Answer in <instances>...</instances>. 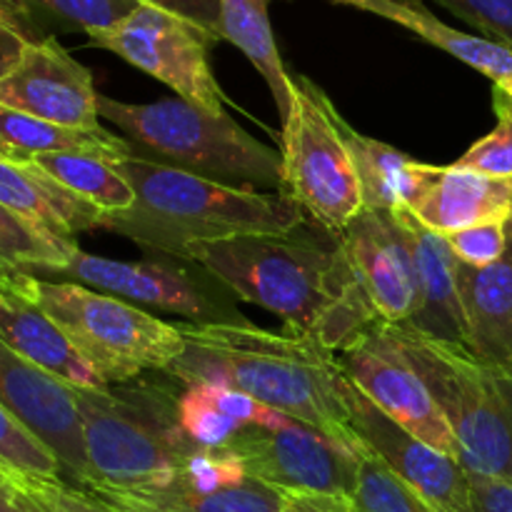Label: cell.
<instances>
[{"label": "cell", "mask_w": 512, "mask_h": 512, "mask_svg": "<svg viewBox=\"0 0 512 512\" xmlns=\"http://www.w3.org/2000/svg\"><path fill=\"white\" fill-rule=\"evenodd\" d=\"M183 353L165 373L183 385L215 383L315 425L355 438L340 393L338 360L310 335L270 333L250 323H180Z\"/></svg>", "instance_id": "6da1fadb"}, {"label": "cell", "mask_w": 512, "mask_h": 512, "mask_svg": "<svg viewBox=\"0 0 512 512\" xmlns=\"http://www.w3.org/2000/svg\"><path fill=\"white\" fill-rule=\"evenodd\" d=\"M118 170L133 188L135 203L105 213L100 230L123 235L150 253L185 260L190 245L285 235L303 225V210L283 193L233 188L135 153L118 160Z\"/></svg>", "instance_id": "7a4b0ae2"}, {"label": "cell", "mask_w": 512, "mask_h": 512, "mask_svg": "<svg viewBox=\"0 0 512 512\" xmlns=\"http://www.w3.org/2000/svg\"><path fill=\"white\" fill-rule=\"evenodd\" d=\"M178 398L165 385L120 383L75 390L93 495L168 485L200 450L178 420Z\"/></svg>", "instance_id": "3957f363"}, {"label": "cell", "mask_w": 512, "mask_h": 512, "mask_svg": "<svg viewBox=\"0 0 512 512\" xmlns=\"http://www.w3.org/2000/svg\"><path fill=\"white\" fill-rule=\"evenodd\" d=\"M185 260L213 275L228 293L278 315L295 335L315 338L343 295L338 245L295 238V230L190 245Z\"/></svg>", "instance_id": "277c9868"}, {"label": "cell", "mask_w": 512, "mask_h": 512, "mask_svg": "<svg viewBox=\"0 0 512 512\" xmlns=\"http://www.w3.org/2000/svg\"><path fill=\"white\" fill-rule=\"evenodd\" d=\"M98 108L100 118H108L158 163L233 188H283L278 150L260 143L228 115H213L183 98L135 105L100 95Z\"/></svg>", "instance_id": "5b68a950"}, {"label": "cell", "mask_w": 512, "mask_h": 512, "mask_svg": "<svg viewBox=\"0 0 512 512\" xmlns=\"http://www.w3.org/2000/svg\"><path fill=\"white\" fill-rule=\"evenodd\" d=\"M443 410L468 475L512 480V368L403 325H385Z\"/></svg>", "instance_id": "8992f818"}, {"label": "cell", "mask_w": 512, "mask_h": 512, "mask_svg": "<svg viewBox=\"0 0 512 512\" xmlns=\"http://www.w3.org/2000/svg\"><path fill=\"white\" fill-rule=\"evenodd\" d=\"M15 288L33 300L108 385L130 383L148 370H168L183 353L178 325L133 303L70 280H45L13 270Z\"/></svg>", "instance_id": "52a82bcc"}, {"label": "cell", "mask_w": 512, "mask_h": 512, "mask_svg": "<svg viewBox=\"0 0 512 512\" xmlns=\"http://www.w3.org/2000/svg\"><path fill=\"white\" fill-rule=\"evenodd\" d=\"M335 245L343 295L315 335L333 355L373 325H408L418 308L413 248L398 213L363 210L335 235Z\"/></svg>", "instance_id": "ba28073f"}, {"label": "cell", "mask_w": 512, "mask_h": 512, "mask_svg": "<svg viewBox=\"0 0 512 512\" xmlns=\"http://www.w3.org/2000/svg\"><path fill=\"white\" fill-rule=\"evenodd\" d=\"M343 125L345 118L323 88L305 75H293L290 113L280 135V193L333 235L363 213V190Z\"/></svg>", "instance_id": "9c48e42d"}, {"label": "cell", "mask_w": 512, "mask_h": 512, "mask_svg": "<svg viewBox=\"0 0 512 512\" xmlns=\"http://www.w3.org/2000/svg\"><path fill=\"white\" fill-rule=\"evenodd\" d=\"M230 455L255 480L285 493L345 495L355 485L363 443L338 438L315 425L278 413L270 425L243 428L228 445Z\"/></svg>", "instance_id": "30bf717a"}, {"label": "cell", "mask_w": 512, "mask_h": 512, "mask_svg": "<svg viewBox=\"0 0 512 512\" xmlns=\"http://www.w3.org/2000/svg\"><path fill=\"white\" fill-rule=\"evenodd\" d=\"M90 43L110 50L143 73L175 90L195 108L225 115V93L210 68L208 50L218 38L188 18L140 3L118 25L88 35Z\"/></svg>", "instance_id": "8fae6325"}, {"label": "cell", "mask_w": 512, "mask_h": 512, "mask_svg": "<svg viewBox=\"0 0 512 512\" xmlns=\"http://www.w3.org/2000/svg\"><path fill=\"white\" fill-rule=\"evenodd\" d=\"M345 378L395 425L458 458L455 435L428 383L385 325H373L335 353Z\"/></svg>", "instance_id": "7c38bea8"}, {"label": "cell", "mask_w": 512, "mask_h": 512, "mask_svg": "<svg viewBox=\"0 0 512 512\" xmlns=\"http://www.w3.org/2000/svg\"><path fill=\"white\" fill-rule=\"evenodd\" d=\"M185 260L163 258L125 263V260L103 258V255L75 250L63 270L70 283L115 295L133 305L165 310L188 318L190 323H248L238 310L220 298L218 290L205 283L195 270L185 268Z\"/></svg>", "instance_id": "4fadbf2b"}, {"label": "cell", "mask_w": 512, "mask_h": 512, "mask_svg": "<svg viewBox=\"0 0 512 512\" xmlns=\"http://www.w3.org/2000/svg\"><path fill=\"white\" fill-rule=\"evenodd\" d=\"M350 430L360 443L383 458L405 483L418 490L435 512H478L468 470L453 455L440 453L380 413L348 378H340Z\"/></svg>", "instance_id": "5bb4252c"}, {"label": "cell", "mask_w": 512, "mask_h": 512, "mask_svg": "<svg viewBox=\"0 0 512 512\" xmlns=\"http://www.w3.org/2000/svg\"><path fill=\"white\" fill-rule=\"evenodd\" d=\"M98 100L90 70L50 35L25 45L0 75V105L65 128H98Z\"/></svg>", "instance_id": "9a60e30c"}, {"label": "cell", "mask_w": 512, "mask_h": 512, "mask_svg": "<svg viewBox=\"0 0 512 512\" xmlns=\"http://www.w3.org/2000/svg\"><path fill=\"white\" fill-rule=\"evenodd\" d=\"M0 403L53 450L65 483L85 488L88 465L75 388L20 358L0 340Z\"/></svg>", "instance_id": "2e32d148"}, {"label": "cell", "mask_w": 512, "mask_h": 512, "mask_svg": "<svg viewBox=\"0 0 512 512\" xmlns=\"http://www.w3.org/2000/svg\"><path fill=\"white\" fill-rule=\"evenodd\" d=\"M398 218L413 248L418 273V308L403 328L450 345H465V315L458 290V258L445 235L425 228L410 210Z\"/></svg>", "instance_id": "e0dca14e"}, {"label": "cell", "mask_w": 512, "mask_h": 512, "mask_svg": "<svg viewBox=\"0 0 512 512\" xmlns=\"http://www.w3.org/2000/svg\"><path fill=\"white\" fill-rule=\"evenodd\" d=\"M0 340L20 358L30 360L70 388H108V383L65 338L63 330L33 300L25 298L10 278L0 285Z\"/></svg>", "instance_id": "ac0fdd59"}, {"label": "cell", "mask_w": 512, "mask_h": 512, "mask_svg": "<svg viewBox=\"0 0 512 512\" xmlns=\"http://www.w3.org/2000/svg\"><path fill=\"white\" fill-rule=\"evenodd\" d=\"M410 213L440 235L483 223H508L512 220V185L458 165H433L428 185Z\"/></svg>", "instance_id": "d6986e66"}, {"label": "cell", "mask_w": 512, "mask_h": 512, "mask_svg": "<svg viewBox=\"0 0 512 512\" xmlns=\"http://www.w3.org/2000/svg\"><path fill=\"white\" fill-rule=\"evenodd\" d=\"M458 290L465 315V348L490 365L512 368V220L508 250L485 268L458 260Z\"/></svg>", "instance_id": "ffe728a7"}, {"label": "cell", "mask_w": 512, "mask_h": 512, "mask_svg": "<svg viewBox=\"0 0 512 512\" xmlns=\"http://www.w3.org/2000/svg\"><path fill=\"white\" fill-rule=\"evenodd\" d=\"M0 203L63 240H73L85 230H100L105 215L35 163L5 158H0Z\"/></svg>", "instance_id": "44dd1931"}, {"label": "cell", "mask_w": 512, "mask_h": 512, "mask_svg": "<svg viewBox=\"0 0 512 512\" xmlns=\"http://www.w3.org/2000/svg\"><path fill=\"white\" fill-rule=\"evenodd\" d=\"M98 498L120 512H280L290 493L250 475L230 485H198L175 475L163 488Z\"/></svg>", "instance_id": "7402d4cb"}, {"label": "cell", "mask_w": 512, "mask_h": 512, "mask_svg": "<svg viewBox=\"0 0 512 512\" xmlns=\"http://www.w3.org/2000/svg\"><path fill=\"white\" fill-rule=\"evenodd\" d=\"M335 5L373 13L378 18L398 23L423 38L425 43L445 50L460 63L470 65L473 70L483 73L495 85H505L512 80V50L495 40L480 38V35L463 33L458 28H450L440 18H435L420 0H330Z\"/></svg>", "instance_id": "603a6c76"}, {"label": "cell", "mask_w": 512, "mask_h": 512, "mask_svg": "<svg viewBox=\"0 0 512 512\" xmlns=\"http://www.w3.org/2000/svg\"><path fill=\"white\" fill-rule=\"evenodd\" d=\"M355 170H358L360 190H363V210H413L430 180L433 165L418 163L403 150L388 143L368 138L343 125Z\"/></svg>", "instance_id": "cb8c5ba5"}, {"label": "cell", "mask_w": 512, "mask_h": 512, "mask_svg": "<svg viewBox=\"0 0 512 512\" xmlns=\"http://www.w3.org/2000/svg\"><path fill=\"white\" fill-rule=\"evenodd\" d=\"M50 153H98L110 160L133 155L115 133L98 128H65L0 105V158L28 163Z\"/></svg>", "instance_id": "d4e9b609"}, {"label": "cell", "mask_w": 512, "mask_h": 512, "mask_svg": "<svg viewBox=\"0 0 512 512\" xmlns=\"http://www.w3.org/2000/svg\"><path fill=\"white\" fill-rule=\"evenodd\" d=\"M218 3L223 40H230L235 48L243 50L245 58L263 75L278 105L280 120H285L293 98V75L285 70L270 28L268 8L273 0H218Z\"/></svg>", "instance_id": "484cf974"}, {"label": "cell", "mask_w": 512, "mask_h": 512, "mask_svg": "<svg viewBox=\"0 0 512 512\" xmlns=\"http://www.w3.org/2000/svg\"><path fill=\"white\" fill-rule=\"evenodd\" d=\"M68 185L80 198L98 205L103 213L133 208L135 193L118 170V160L98 153H50L28 160Z\"/></svg>", "instance_id": "4316f807"}, {"label": "cell", "mask_w": 512, "mask_h": 512, "mask_svg": "<svg viewBox=\"0 0 512 512\" xmlns=\"http://www.w3.org/2000/svg\"><path fill=\"white\" fill-rule=\"evenodd\" d=\"M78 250L75 240L55 238L28 218L0 203V260L30 275H55Z\"/></svg>", "instance_id": "83f0119b"}, {"label": "cell", "mask_w": 512, "mask_h": 512, "mask_svg": "<svg viewBox=\"0 0 512 512\" xmlns=\"http://www.w3.org/2000/svg\"><path fill=\"white\" fill-rule=\"evenodd\" d=\"M348 498L353 512H435L418 490L410 488L383 458L365 445Z\"/></svg>", "instance_id": "f1b7e54d"}, {"label": "cell", "mask_w": 512, "mask_h": 512, "mask_svg": "<svg viewBox=\"0 0 512 512\" xmlns=\"http://www.w3.org/2000/svg\"><path fill=\"white\" fill-rule=\"evenodd\" d=\"M0 468L15 478L63 480V468L53 450L40 443L3 403H0Z\"/></svg>", "instance_id": "f546056e"}, {"label": "cell", "mask_w": 512, "mask_h": 512, "mask_svg": "<svg viewBox=\"0 0 512 512\" xmlns=\"http://www.w3.org/2000/svg\"><path fill=\"white\" fill-rule=\"evenodd\" d=\"M178 420L185 435L200 448H225L243 430L238 420L220 408L208 383L185 385L178 398Z\"/></svg>", "instance_id": "4dcf8cb0"}, {"label": "cell", "mask_w": 512, "mask_h": 512, "mask_svg": "<svg viewBox=\"0 0 512 512\" xmlns=\"http://www.w3.org/2000/svg\"><path fill=\"white\" fill-rule=\"evenodd\" d=\"M33 13H45L55 20L85 30L88 35L108 30L128 18L140 0H23Z\"/></svg>", "instance_id": "1f68e13d"}, {"label": "cell", "mask_w": 512, "mask_h": 512, "mask_svg": "<svg viewBox=\"0 0 512 512\" xmlns=\"http://www.w3.org/2000/svg\"><path fill=\"white\" fill-rule=\"evenodd\" d=\"M495 113H498V125H495L485 138H480L478 143L463 155V158L455 160L453 165L510 183L512 180V110L503 103V100L495 98Z\"/></svg>", "instance_id": "d6a6232c"}, {"label": "cell", "mask_w": 512, "mask_h": 512, "mask_svg": "<svg viewBox=\"0 0 512 512\" xmlns=\"http://www.w3.org/2000/svg\"><path fill=\"white\" fill-rule=\"evenodd\" d=\"M455 258L470 268L498 263L508 250V223H483L445 235Z\"/></svg>", "instance_id": "836d02e7"}, {"label": "cell", "mask_w": 512, "mask_h": 512, "mask_svg": "<svg viewBox=\"0 0 512 512\" xmlns=\"http://www.w3.org/2000/svg\"><path fill=\"white\" fill-rule=\"evenodd\" d=\"M488 40L512 50V0H438Z\"/></svg>", "instance_id": "e575fe53"}, {"label": "cell", "mask_w": 512, "mask_h": 512, "mask_svg": "<svg viewBox=\"0 0 512 512\" xmlns=\"http://www.w3.org/2000/svg\"><path fill=\"white\" fill-rule=\"evenodd\" d=\"M28 485L53 512H120L98 495L75 488L65 480H28Z\"/></svg>", "instance_id": "d590c367"}, {"label": "cell", "mask_w": 512, "mask_h": 512, "mask_svg": "<svg viewBox=\"0 0 512 512\" xmlns=\"http://www.w3.org/2000/svg\"><path fill=\"white\" fill-rule=\"evenodd\" d=\"M140 3L155 5V8L170 10V13L188 18L190 23L208 30L213 38L223 40L220 33V3L218 0H140Z\"/></svg>", "instance_id": "8d00e7d4"}, {"label": "cell", "mask_w": 512, "mask_h": 512, "mask_svg": "<svg viewBox=\"0 0 512 512\" xmlns=\"http://www.w3.org/2000/svg\"><path fill=\"white\" fill-rule=\"evenodd\" d=\"M470 490L478 512H512V480L470 475Z\"/></svg>", "instance_id": "74e56055"}, {"label": "cell", "mask_w": 512, "mask_h": 512, "mask_svg": "<svg viewBox=\"0 0 512 512\" xmlns=\"http://www.w3.org/2000/svg\"><path fill=\"white\" fill-rule=\"evenodd\" d=\"M0 25L15 30V33H20L25 40H30V43L45 38V35L40 33L35 13L23 3V0H0Z\"/></svg>", "instance_id": "f35d334b"}, {"label": "cell", "mask_w": 512, "mask_h": 512, "mask_svg": "<svg viewBox=\"0 0 512 512\" xmlns=\"http://www.w3.org/2000/svg\"><path fill=\"white\" fill-rule=\"evenodd\" d=\"M280 512H353L350 498L345 495H320V493H295Z\"/></svg>", "instance_id": "ab89813d"}, {"label": "cell", "mask_w": 512, "mask_h": 512, "mask_svg": "<svg viewBox=\"0 0 512 512\" xmlns=\"http://www.w3.org/2000/svg\"><path fill=\"white\" fill-rule=\"evenodd\" d=\"M28 43L30 40H25L20 33L0 25V75L20 58V53H23V48Z\"/></svg>", "instance_id": "60d3db41"}, {"label": "cell", "mask_w": 512, "mask_h": 512, "mask_svg": "<svg viewBox=\"0 0 512 512\" xmlns=\"http://www.w3.org/2000/svg\"><path fill=\"white\" fill-rule=\"evenodd\" d=\"M15 490H18V505H20V512H53L48 508V505L43 503V500L38 498V495L33 493V488L28 485V478L18 480V485H15Z\"/></svg>", "instance_id": "b9f144b4"}, {"label": "cell", "mask_w": 512, "mask_h": 512, "mask_svg": "<svg viewBox=\"0 0 512 512\" xmlns=\"http://www.w3.org/2000/svg\"><path fill=\"white\" fill-rule=\"evenodd\" d=\"M15 485L13 488H0V512H20L18 490H15Z\"/></svg>", "instance_id": "7bdbcfd3"}, {"label": "cell", "mask_w": 512, "mask_h": 512, "mask_svg": "<svg viewBox=\"0 0 512 512\" xmlns=\"http://www.w3.org/2000/svg\"><path fill=\"white\" fill-rule=\"evenodd\" d=\"M495 98L503 100V103L512 110V80L505 85H495Z\"/></svg>", "instance_id": "ee69618b"}, {"label": "cell", "mask_w": 512, "mask_h": 512, "mask_svg": "<svg viewBox=\"0 0 512 512\" xmlns=\"http://www.w3.org/2000/svg\"><path fill=\"white\" fill-rule=\"evenodd\" d=\"M18 480H23V478H15V475H10L8 470L0 468V488H13V485L18 483Z\"/></svg>", "instance_id": "f6af8a7d"}, {"label": "cell", "mask_w": 512, "mask_h": 512, "mask_svg": "<svg viewBox=\"0 0 512 512\" xmlns=\"http://www.w3.org/2000/svg\"><path fill=\"white\" fill-rule=\"evenodd\" d=\"M10 273H13V268H8V265H5L3 260H0V285H3L5 280L10 278Z\"/></svg>", "instance_id": "bcb514c9"}, {"label": "cell", "mask_w": 512, "mask_h": 512, "mask_svg": "<svg viewBox=\"0 0 512 512\" xmlns=\"http://www.w3.org/2000/svg\"><path fill=\"white\" fill-rule=\"evenodd\" d=\"M510 185H512V180H510Z\"/></svg>", "instance_id": "7dc6e473"}]
</instances>
